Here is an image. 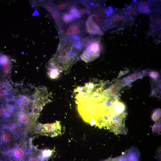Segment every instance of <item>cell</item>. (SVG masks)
Segmentation results:
<instances>
[{
	"mask_svg": "<svg viewBox=\"0 0 161 161\" xmlns=\"http://www.w3.org/2000/svg\"><path fill=\"white\" fill-rule=\"evenodd\" d=\"M79 37H72L61 39L56 53L51 59V67L61 71L69 69L76 61L81 50L78 48L75 44Z\"/></svg>",
	"mask_w": 161,
	"mask_h": 161,
	"instance_id": "1",
	"label": "cell"
},
{
	"mask_svg": "<svg viewBox=\"0 0 161 161\" xmlns=\"http://www.w3.org/2000/svg\"><path fill=\"white\" fill-rule=\"evenodd\" d=\"M90 16L95 23L103 32L109 29L108 18L113 11L112 7H108L97 3H89Z\"/></svg>",
	"mask_w": 161,
	"mask_h": 161,
	"instance_id": "2",
	"label": "cell"
},
{
	"mask_svg": "<svg viewBox=\"0 0 161 161\" xmlns=\"http://www.w3.org/2000/svg\"><path fill=\"white\" fill-rule=\"evenodd\" d=\"M32 138L27 137L12 149L6 151L7 161H24L27 151L32 143Z\"/></svg>",
	"mask_w": 161,
	"mask_h": 161,
	"instance_id": "3",
	"label": "cell"
},
{
	"mask_svg": "<svg viewBox=\"0 0 161 161\" xmlns=\"http://www.w3.org/2000/svg\"><path fill=\"white\" fill-rule=\"evenodd\" d=\"M62 126L59 121L45 124L38 123H36L32 133L54 137L62 134Z\"/></svg>",
	"mask_w": 161,
	"mask_h": 161,
	"instance_id": "4",
	"label": "cell"
},
{
	"mask_svg": "<svg viewBox=\"0 0 161 161\" xmlns=\"http://www.w3.org/2000/svg\"><path fill=\"white\" fill-rule=\"evenodd\" d=\"M86 22L75 20L67 24L63 32L61 33V39L79 37L85 35L87 32Z\"/></svg>",
	"mask_w": 161,
	"mask_h": 161,
	"instance_id": "5",
	"label": "cell"
},
{
	"mask_svg": "<svg viewBox=\"0 0 161 161\" xmlns=\"http://www.w3.org/2000/svg\"><path fill=\"white\" fill-rule=\"evenodd\" d=\"M24 139H22L17 137L2 127L0 134V145L7 151L14 148Z\"/></svg>",
	"mask_w": 161,
	"mask_h": 161,
	"instance_id": "6",
	"label": "cell"
},
{
	"mask_svg": "<svg viewBox=\"0 0 161 161\" xmlns=\"http://www.w3.org/2000/svg\"><path fill=\"white\" fill-rule=\"evenodd\" d=\"M99 39L94 42L86 48L80 55V59L86 63L91 62L100 55Z\"/></svg>",
	"mask_w": 161,
	"mask_h": 161,
	"instance_id": "7",
	"label": "cell"
},
{
	"mask_svg": "<svg viewBox=\"0 0 161 161\" xmlns=\"http://www.w3.org/2000/svg\"><path fill=\"white\" fill-rule=\"evenodd\" d=\"M109 29L131 24L120 10H113L108 18Z\"/></svg>",
	"mask_w": 161,
	"mask_h": 161,
	"instance_id": "8",
	"label": "cell"
},
{
	"mask_svg": "<svg viewBox=\"0 0 161 161\" xmlns=\"http://www.w3.org/2000/svg\"><path fill=\"white\" fill-rule=\"evenodd\" d=\"M136 6L139 13L147 14L160 13V4L157 1H141L136 2Z\"/></svg>",
	"mask_w": 161,
	"mask_h": 161,
	"instance_id": "9",
	"label": "cell"
},
{
	"mask_svg": "<svg viewBox=\"0 0 161 161\" xmlns=\"http://www.w3.org/2000/svg\"><path fill=\"white\" fill-rule=\"evenodd\" d=\"M14 120L24 133H32L35 127L31 123L28 117L24 112L20 111L15 114Z\"/></svg>",
	"mask_w": 161,
	"mask_h": 161,
	"instance_id": "10",
	"label": "cell"
},
{
	"mask_svg": "<svg viewBox=\"0 0 161 161\" xmlns=\"http://www.w3.org/2000/svg\"><path fill=\"white\" fill-rule=\"evenodd\" d=\"M160 13H153L149 15L150 21L147 36L155 35L161 30Z\"/></svg>",
	"mask_w": 161,
	"mask_h": 161,
	"instance_id": "11",
	"label": "cell"
},
{
	"mask_svg": "<svg viewBox=\"0 0 161 161\" xmlns=\"http://www.w3.org/2000/svg\"><path fill=\"white\" fill-rule=\"evenodd\" d=\"M120 10L131 25L134 23L139 14L136 6V2L134 1L126 7Z\"/></svg>",
	"mask_w": 161,
	"mask_h": 161,
	"instance_id": "12",
	"label": "cell"
},
{
	"mask_svg": "<svg viewBox=\"0 0 161 161\" xmlns=\"http://www.w3.org/2000/svg\"><path fill=\"white\" fill-rule=\"evenodd\" d=\"M73 4L79 11L81 16L80 21L86 22L90 16L88 1H74Z\"/></svg>",
	"mask_w": 161,
	"mask_h": 161,
	"instance_id": "13",
	"label": "cell"
},
{
	"mask_svg": "<svg viewBox=\"0 0 161 161\" xmlns=\"http://www.w3.org/2000/svg\"><path fill=\"white\" fill-rule=\"evenodd\" d=\"M2 125L3 127L22 139H24L27 137V134L24 132L14 120Z\"/></svg>",
	"mask_w": 161,
	"mask_h": 161,
	"instance_id": "14",
	"label": "cell"
},
{
	"mask_svg": "<svg viewBox=\"0 0 161 161\" xmlns=\"http://www.w3.org/2000/svg\"><path fill=\"white\" fill-rule=\"evenodd\" d=\"M149 72L146 69L133 73L122 79L119 81L120 86L123 87L136 80L148 75Z\"/></svg>",
	"mask_w": 161,
	"mask_h": 161,
	"instance_id": "15",
	"label": "cell"
},
{
	"mask_svg": "<svg viewBox=\"0 0 161 161\" xmlns=\"http://www.w3.org/2000/svg\"><path fill=\"white\" fill-rule=\"evenodd\" d=\"M24 161H44L42 157V150L32 144L27 151Z\"/></svg>",
	"mask_w": 161,
	"mask_h": 161,
	"instance_id": "16",
	"label": "cell"
},
{
	"mask_svg": "<svg viewBox=\"0 0 161 161\" xmlns=\"http://www.w3.org/2000/svg\"><path fill=\"white\" fill-rule=\"evenodd\" d=\"M140 155L138 148L132 146L126 150L121 156L122 161H138Z\"/></svg>",
	"mask_w": 161,
	"mask_h": 161,
	"instance_id": "17",
	"label": "cell"
},
{
	"mask_svg": "<svg viewBox=\"0 0 161 161\" xmlns=\"http://www.w3.org/2000/svg\"><path fill=\"white\" fill-rule=\"evenodd\" d=\"M87 32L91 35H103V32L95 23L91 16H90L86 22Z\"/></svg>",
	"mask_w": 161,
	"mask_h": 161,
	"instance_id": "18",
	"label": "cell"
},
{
	"mask_svg": "<svg viewBox=\"0 0 161 161\" xmlns=\"http://www.w3.org/2000/svg\"><path fill=\"white\" fill-rule=\"evenodd\" d=\"M98 40L99 39L95 36L90 35H86L85 34L80 37L78 40L77 43L83 50Z\"/></svg>",
	"mask_w": 161,
	"mask_h": 161,
	"instance_id": "19",
	"label": "cell"
},
{
	"mask_svg": "<svg viewBox=\"0 0 161 161\" xmlns=\"http://www.w3.org/2000/svg\"><path fill=\"white\" fill-rule=\"evenodd\" d=\"M74 1H60L55 4L56 9L61 13H68Z\"/></svg>",
	"mask_w": 161,
	"mask_h": 161,
	"instance_id": "20",
	"label": "cell"
},
{
	"mask_svg": "<svg viewBox=\"0 0 161 161\" xmlns=\"http://www.w3.org/2000/svg\"><path fill=\"white\" fill-rule=\"evenodd\" d=\"M61 71L58 69L51 67L48 69L47 74L49 78L52 79H55L58 78Z\"/></svg>",
	"mask_w": 161,
	"mask_h": 161,
	"instance_id": "21",
	"label": "cell"
},
{
	"mask_svg": "<svg viewBox=\"0 0 161 161\" xmlns=\"http://www.w3.org/2000/svg\"><path fill=\"white\" fill-rule=\"evenodd\" d=\"M54 149H45L42 150V157L44 161H47L53 155Z\"/></svg>",
	"mask_w": 161,
	"mask_h": 161,
	"instance_id": "22",
	"label": "cell"
},
{
	"mask_svg": "<svg viewBox=\"0 0 161 161\" xmlns=\"http://www.w3.org/2000/svg\"><path fill=\"white\" fill-rule=\"evenodd\" d=\"M152 132L153 133L160 134L161 133V119L157 120L152 128Z\"/></svg>",
	"mask_w": 161,
	"mask_h": 161,
	"instance_id": "23",
	"label": "cell"
},
{
	"mask_svg": "<svg viewBox=\"0 0 161 161\" xmlns=\"http://www.w3.org/2000/svg\"><path fill=\"white\" fill-rule=\"evenodd\" d=\"M6 151L0 145V161H5L6 160Z\"/></svg>",
	"mask_w": 161,
	"mask_h": 161,
	"instance_id": "24",
	"label": "cell"
},
{
	"mask_svg": "<svg viewBox=\"0 0 161 161\" xmlns=\"http://www.w3.org/2000/svg\"><path fill=\"white\" fill-rule=\"evenodd\" d=\"M160 109H157L154 112L152 115V119L155 122H156L159 119L160 117Z\"/></svg>",
	"mask_w": 161,
	"mask_h": 161,
	"instance_id": "25",
	"label": "cell"
},
{
	"mask_svg": "<svg viewBox=\"0 0 161 161\" xmlns=\"http://www.w3.org/2000/svg\"><path fill=\"white\" fill-rule=\"evenodd\" d=\"M9 89L6 90L1 89L0 90V97H3L9 94Z\"/></svg>",
	"mask_w": 161,
	"mask_h": 161,
	"instance_id": "26",
	"label": "cell"
},
{
	"mask_svg": "<svg viewBox=\"0 0 161 161\" xmlns=\"http://www.w3.org/2000/svg\"><path fill=\"white\" fill-rule=\"evenodd\" d=\"M103 161H122L121 160V156L114 158H109Z\"/></svg>",
	"mask_w": 161,
	"mask_h": 161,
	"instance_id": "27",
	"label": "cell"
},
{
	"mask_svg": "<svg viewBox=\"0 0 161 161\" xmlns=\"http://www.w3.org/2000/svg\"><path fill=\"white\" fill-rule=\"evenodd\" d=\"M38 15V12L37 10H35L34 12L32 14V15L34 16H37Z\"/></svg>",
	"mask_w": 161,
	"mask_h": 161,
	"instance_id": "28",
	"label": "cell"
},
{
	"mask_svg": "<svg viewBox=\"0 0 161 161\" xmlns=\"http://www.w3.org/2000/svg\"><path fill=\"white\" fill-rule=\"evenodd\" d=\"M2 129V125L0 124V134L1 131Z\"/></svg>",
	"mask_w": 161,
	"mask_h": 161,
	"instance_id": "29",
	"label": "cell"
},
{
	"mask_svg": "<svg viewBox=\"0 0 161 161\" xmlns=\"http://www.w3.org/2000/svg\"><path fill=\"white\" fill-rule=\"evenodd\" d=\"M5 161H7L6 160Z\"/></svg>",
	"mask_w": 161,
	"mask_h": 161,
	"instance_id": "30",
	"label": "cell"
},
{
	"mask_svg": "<svg viewBox=\"0 0 161 161\" xmlns=\"http://www.w3.org/2000/svg\"></svg>",
	"mask_w": 161,
	"mask_h": 161,
	"instance_id": "31",
	"label": "cell"
}]
</instances>
